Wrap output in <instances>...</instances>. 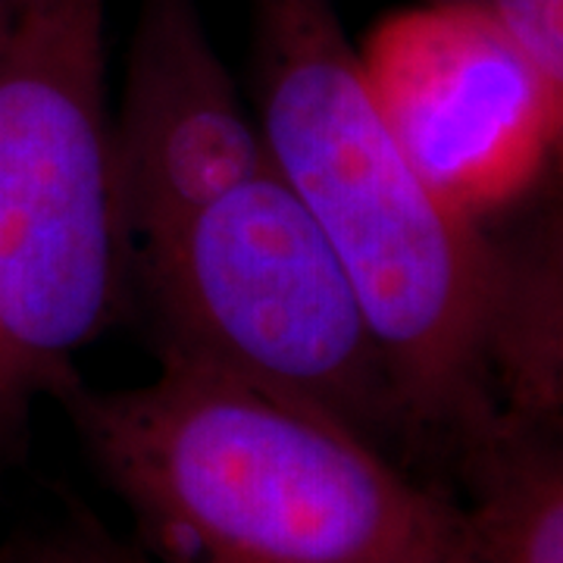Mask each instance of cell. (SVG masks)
Wrapping results in <instances>:
<instances>
[{
	"mask_svg": "<svg viewBox=\"0 0 563 563\" xmlns=\"http://www.w3.org/2000/svg\"><path fill=\"white\" fill-rule=\"evenodd\" d=\"M29 3H35V0H20V7H29Z\"/></svg>",
	"mask_w": 563,
	"mask_h": 563,
	"instance_id": "7c38bea8",
	"label": "cell"
},
{
	"mask_svg": "<svg viewBox=\"0 0 563 563\" xmlns=\"http://www.w3.org/2000/svg\"><path fill=\"white\" fill-rule=\"evenodd\" d=\"M561 429L501 422L457 466L454 563H563Z\"/></svg>",
	"mask_w": 563,
	"mask_h": 563,
	"instance_id": "ba28073f",
	"label": "cell"
},
{
	"mask_svg": "<svg viewBox=\"0 0 563 563\" xmlns=\"http://www.w3.org/2000/svg\"><path fill=\"white\" fill-rule=\"evenodd\" d=\"M251 51L269 161L361 298L407 461L454 476L504 422L485 369L492 232L451 213L388 135L339 0H251Z\"/></svg>",
	"mask_w": 563,
	"mask_h": 563,
	"instance_id": "7a4b0ae2",
	"label": "cell"
},
{
	"mask_svg": "<svg viewBox=\"0 0 563 563\" xmlns=\"http://www.w3.org/2000/svg\"><path fill=\"white\" fill-rule=\"evenodd\" d=\"M10 563H122L113 551H107L101 542L85 539V536H66L57 542L41 544L20 554Z\"/></svg>",
	"mask_w": 563,
	"mask_h": 563,
	"instance_id": "30bf717a",
	"label": "cell"
},
{
	"mask_svg": "<svg viewBox=\"0 0 563 563\" xmlns=\"http://www.w3.org/2000/svg\"><path fill=\"white\" fill-rule=\"evenodd\" d=\"M20 0H0V47H3V41L10 35L13 22L20 16Z\"/></svg>",
	"mask_w": 563,
	"mask_h": 563,
	"instance_id": "8fae6325",
	"label": "cell"
},
{
	"mask_svg": "<svg viewBox=\"0 0 563 563\" xmlns=\"http://www.w3.org/2000/svg\"><path fill=\"white\" fill-rule=\"evenodd\" d=\"M485 369L504 422L561 429L563 232L561 210L492 235Z\"/></svg>",
	"mask_w": 563,
	"mask_h": 563,
	"instance_id": "52a82bcc",
	"label": "cell"
},
{
	"mask_svg": "<svg viewBox=\"0 0 563 563\" xmlns=\"http://www.w3.org/2000/svg\"><path fill=\"white\" fill-rule=\"evenodd\" d=\"M129 285L151 310L157 351L307 404L413 470L361 298L273 161L139 244Z\"/></svg>",
	"mask_w": 563,
	"mask_h": 563,
	"instance_id": "277c9868",
	"label": "cell"
},
{
	"mask_svg": "<svg viewBox=\"0 0 563 563\" xmlns=\"http://www.w3.org/2000/svg\"><path fill=\"white\" fill-rule=\"evenodd\" d=\"M129 257L269 163L198 0H141L110 113Z\"/></svg>",
	"mask_w": 563,
	"mask_h": 563,
	"instance_id": "8992f818",
	"label": "cell"
},
{
	"mask_svg": "<svg viewBox=\"0 0 563 563\" xmlns=\"http://www.w3.org/2000/svg\"><path fill=\"white\" fill-rule=\"evenodd\" d=\"M110 113L107 3L22 7L0 47V451L79 388L132 291Z\"/></svg>",
	"mask_w": 563,
	"mask_h": 563,
	"instance_id": "3957f363",
	"label": "cell"
},
{
	"mask_svg": "<svg viewBox=\"0 0 563 563\" xmlns=\"http://www.w3.org/2000/svg\"><path fill=\"white\" fill-rule=\"evenodd\" d=\"M157 376L63 398L157 563H454L461 507L307 404L157 351Z\"/></svg>",
	"mask_w": 563,
	"mask_h": 563,
	"instance_id": "6da1fadb",
	"label": "cell"
},
{
	"mask_svg": "<svg viewBox=\"0 0 563 563\" xmlns=\"http://www.w3.org/2000/svg\"><path fill=\"white\" fill-rule=\"evenodd\" d=\"M501 25L554 81H563V0H448Z\"/></svg>",
	"mask_w": 563,
	"mask_h": 563,
	"instance_id": "9c48e42d",
	"label": "cell"
},
{
	"mask_svg": "<svg viewBox=\"0 0 563 563\" xmlns=\"http://www.w3.org/2000/svg\"><path fill=\"white\" fill-rule=\"evenodd\" d=\"M357 60L388 135L463 220L485 225L517 207L561 154L563 81L470 7L395 10L366 32Z\"/></svg>",
	"mask_w": 563,
	"mask_h": 563,
	"instance_id": "5b68a950",
	"label": "cell"
}]
</instances>
